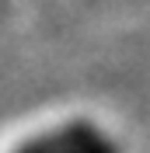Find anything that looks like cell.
I'll list each match as a JSON object with an SVG mask.
<instances>
[{
  "instance_id": "6da1fadb",
  "label": "cell",
  "mask_w": 150,
  "mask_h": 153,
  "mask_svg": "<svg viewBox=\"0 0 150 153\" xmlns=\"http://www.w3.org/2000/svg\"><path fill=\"white\" fill-rule=\"evenodd\" d=\"M18 153H115V143H108L94 125L74 122L66 129H59V132H49L46 139L28 143Z\"/></svg>"
}]
</instances>
